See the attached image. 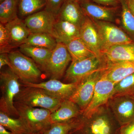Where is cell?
Instances as JSON below:
<instances>
[{
	"instance_id": "1",
	"label": "cell",
	"mask_w": 134,
	"mask_h": 134,
	"mask_svg": "<svg viewBox=\"0 0 134 134\" xmlns=\"http://www.w3.org/2000/svg\"><path fill=\"white\" fill-rule=\"evenodd\" d=\"M120 127L107 104L89 117L83 116L81 125L69 134H117Z\"/></svg>"
},
{
	"instance_id": "2",
	"label": "cell",
	"mask_w": 134,
	"mask_h": 134,
	"mask_svg": "<svg viewBox=\"0 0 134 134\" xmlns=\"http://www.w3.org/2000/svg\"><path fill=\"white\" fill-rule=\"evenodd\" d=\"M18 114L32 134H43L50 128L52 125V112L45 108L32 107L14 101Z\"/></svg>"
},
{
	"instance_id": "3",
	"label": "cell",
	"mask_w": 134,
	"mask_h": 134,
	"mask_svg": "<svg viewBox=\"0 0 134 134\" xmlns=\"http://www.w3.org/2000/svg\"><path fill=\"white\" fill-rule=\"evenodd\" d=\"M18 77L10 68L1 72L0 82L1 97L0 111L11 117H18L17 110L14 105V99L21 90Z\"/></svg>"
},
{
	"instance_id": "4",
	"label": "cell",
	"mask_w": 134,
	"mask_h": 134,
	"mask_svg": "<svg viewBox=\"0 0 134 134\" xmlns=\"http://www.w3.org/2000/svg\"><path fill=\"white\" fill-rule=\"evenodd\" d=\"M11 69L19 80L24 83H37L42 77V73L31 58L19 51L8 53Z\"/></svg>"
},
{
	"instance_id": "5",
	"label": "cell",
	"mask_w": 134,
	"mask_h": 134,
	"mask_svg": "<svg viewBox=\"0 0 134 134\" xmlns=\"http://www.w3.org/2000/svg\"><path fill=\"white\" fill-rule=\"evenodd\" d=\"M24 87L16 96L14 101L32 107L45 108L52 113L59 108L63 100L51 96L43 89Z\"/></svg>"
},
{
	"instance_id": "6",
	"label": "cell",
	"mask_w": 134,
	"mask_h": 134,
	"mask_svg": "<svg viewBox=\"0 0 134 134\" xmlns=\"http://www.w3.org/2000/svg\"><path fill=\"white\" fill-rule=\"evenodd\" d=\"M91 19L98 32L101 54L114 46L134 44L129 36L115 23Z\"/></svg>"
},
{
	"instance_id": "7",
	"label": "cell",
	"mask_w": 134,
	"mask_h": 134,
	"mask_svg": "<svg viewBox=\"0 0 134 134\" xmlns=\"http://www.w3.org/2000/svg\"><path fill=\"white\" fill-rule=\"evenodd\" d=\"M105 61L102 56L71 62L65 72V80L69 83L78 82L87 76L105 68Z\"/></svg>"
},
{
	"instance_id": "8",
	"label": "cell",
	"mask_w": 134,
	"mask_h": 134,
	"mask_svg": "<svg viewBox=\"0 0 134 134\" xmlns=\"http://www.w3.org/2000/svg\"><path fill=\"white\" fill-rule=\"evenodd\" d=\"M104 68L93 72L78 82L76 89L69 99L79 106L82 113L91 101L96 84L103 75Z\"/></svg>"
},
{
	"instance_id": "9",
	"label": "cell",
	"mask_w": 134,
	"mask_h": 134,
	"mask_svg": "<svg viewBox=\"0 0 134 134\" xmlns=\"http://www.w3.org/2000/svg\"><path fill=\"white\" fill-rule=\"evenodd\" d=\"M87 16L93 20L111 23L120 22L121 8L103 6L91 0H80L77 2Z\"/></svg>"
},
{
	"instance_id": "10",
	"label": "cell",
	"mask_w": 134,
	"mask_h": 134,
	"mask_svg": "<svg viewBox=\"0 0 134 134\" xmlns=\"http://www.w3.org/2000/svg\"><path fill=\"white\" fill-rule=\"evenodd\" d=\"M114 85L115 84L107 78L104 70L103 75L96 84L91 101L82 113L83 116L88 117L98 108L107 104L112 97Z\"/></svg>"
},
{
	"instance_id": "11",
	"label": "cell",
	"mask_w": 134,
	"mask_h": 134,
	"mask_svg": "<svg viewBox=\"0 0 134 134\" xmlns=\"http://www.w3.org/2000/svg\"><path fill=\"white\" fill-rule=\"evenodd\" d=\"M72 61V57L66 44L58 43L52 50V55L44 70L50 75L51 79H59L63 76L67 66Z\"/></svg>"
},
{
	"instance_id": "12",
	"label": "cell",
	"mask_w": 134,
	"mask_h": 134,
	"mask_svg": "<svg viewBox=\"0 0 134 134\" xmlns=\"http://www.w3.org/2000/svg\"><path fill=\"white\" fill-rule=\"evenodd\" d=\"M107 104L120 126L134 121V99L131 97H112Z\"/></svg>"
},
{
	"instance_id": "13",
	"label": "cell",
	"mask_w": 134,
	"mask_h": 134,
	"mask_svg": "<svg viewBox=\"0 0 134 134\" xmlns=\"http://www.w3.org/2000/svg\"><path fill=\"white\" fill-rule=\"evenodd\" d=\"M78 82L64 83L58 79H51L47 81L38 83H24V86L43 89L51 96L64 100L69 99L76 89Z\"/></svg>"
},
{
	"instance_id": "14",
	"label": "cell",
	"mask_w": 134,
	"mask_h": 134,
	"mask_svg": "<svg viewBox=\"0 0 134 134\" xmlns=\"http://www.w3.org/2000/svg\"><path fill=\"white\" fill-rule=\"evenodd\" d=\"M57 17L45 9L25 18L24 23L31 33H45L53 36V27Z\"/></svg>"
},
{
	"instance_id": "15",
	"label": "cell",
	"mask_w": 134,
	"mask_h": 134,
	"mask_svg": "<svg viewBox=\"0 0 134 134\" xmlns=\"http://www.w3.org/2000/svg\"><path fill=\"white\" fill-rule=\"evenodd\" d=\"M86 15L77 2L65 0L57 16V18L67 21L81 28Z\"/></svg>"
},
{
	"instance_id": "16",
	"label": "cell",
	"mask_w": 134,
	"mask_h": 134,
	"mask_svg": "<svg viewBox=\"0 0 134 134\" xmlns=\"http://www.w3.org/2000/svg\"><path fill=\"white\" fill-rule=\"evenodd\" d=\"M5 25L12 49L25 43L31 32L24 21L18 17Z\"/></svg>"
},
{
	"instance_id": "17",
	"label": "cell",
	"mask_w": 134,
	"mask_h": 134,
	"mask_svg": "<svg viewBox=\"0 0 134 134\" xmlns=\"http://www.w3.org/2000/svg\"><path fill=\"white\" fill-rule=\"evenodd\" d=\"M104 73L115 85L126 77L134 74V61L106 62Z\"/></svg>"
},
{
	"instance_id": "18",
	"label": "cell",
	"mask_w": 134,
	"mask_h": 134,
	"mask_svg": "<svg viewBox=\"0 0 134 134\" xmlns=\"http://www.w3.org/2000/svg\"><path fill=\"white\" fill-rule=\"evenodd\" d=\"M80 38L97 55L102 56L98 32L92 20L87 16L80 28Z\"/></svg>"
},
{
	"instance_id": "19",
	"label": "cell",
	"mask_w": 134,
	"mask_h": 134,
	"mask_svg": "<svg viewBox=\"0 0 134 134\" xmlns=\"http://www.w3.org/2000/svg\"><path fill=\"white\" fill-rule=\"evenodd\" d=\"M80 28L65 20L56 18L53 27V36L58 43L66 44L80 37Z\"/></svg>"
},
{
	"instance_id": "20",
	"label": "cell",
	"mask_w": 134,
	"mask_h": 134,
	"mask_svg": "<svg viewBox=\"0 0 134 134\" xmlns=\"http://www.w3.org/2000/svg\"><path fill=\"white\" fill-rule=\"evenodd\" d=\"M107 62L134 61V44L114 46L101 52Z\"/></svg>"
},
{
	"instance_id": "21",
	"label": "cell",
	"mask_w": 134,
	"mask_h": 134,
	"mask_svg": "<svg viewBox=\"0 0 134 134\" xmlns=\"http://www.w3.org/2000/svg\"><path fill=\"white\" fill-rule=\"evenodd\" d=\"M82 115L79 106L70 99L63 100L57 110L51 113L52 123L68 121Z\"/></svg>"
},
{
	"instance_id": "22",
	"label": "cell",
	"mask_w": 134,
	"mask_h": 134,
	"mask_svg": "<svg viewBox=\"0 0 134 134\" xmlns=\"http://www.w3.org/2000/svg\"><path fill=\"white\" fill-rule=\"evenodd\" d=\"M19 51L31 58L43 69L47 65L52 50L24 44L19 47Z\"/></svg>"
},
{
	"instance_id": "23",
	"label": "cell",
	"mask_w": 134,
	"mask_h": 134,
	"mask_svg": "<svg viewBox=\"0 0 134 134\" xmlns=\"http://www.w3.org/2000/svg\"><path fill=\"white\" fill-rule=\"evenodd\" d=\"M65 44L72 57V62L98 56L88 47L80 37L73 40Z\"/></svg>"
},
{
	"instance_id": "24",
	"label": "cell",
	"mask_w": 134,
	"mask_h": 134,
	"mask_svg": "<svg viewBox=\"0 0 134 134\" xmlns=\"http://www.w3.org/2000/svg\"><path fill=\"white\" fill-rule=\"evenodd\" d=\"M0 125L15 134H32L24 121L0 111Z\"/></svg>"
},
{
	"instance_id": "25",
	"label": "cell",
	"mask_w": 134,
	"mask_h": 134,
	"mask_svg": "<svg viewBox=\"0 0 134 134\" xmlns=\"http://www.w3.org/2000/svg\"><path fill=\"white\" fill-rule=\"evenodd\" d=\"M57 43L55 38L48 34L31 33L25 44L53 50Z\"/></svg>"
},
{
	"instance_id": "26",
	"label": "cell",
	"mask_w": 134,
	"mask_h": 134,
	"mask_svg": "<svg viewBox=\"0 0 134 134\" xmlns=\"http://www.w3.org/2000/svg\"><path fill=\"white\" fill-rule=\"evenodd\" d=\"M120 23L121 28L134 42V16L130 10L127 0H120Z\"/></svg>"
},
{
	"instance_id": "27",
	"label": "cell",
	"mask_w": 134,
	"mask_h": 134,
	"mask_svg": "<svg viewBox=\"0 0 134 134\" xmlns=\"http://www.w3.org/2000/svg\"><path fill=\"white\" fill-rule=\"evenodd\" d=\"M82 115L68 121L52 123L50 128L43 134H68L77 128L82 122Z\"/></svg>"
},
{
	"instance_id": "28",
	"label": "cell",
	"mask_w": 134,
	"mask_h": 134,
	"mask_svg": "<svg viewBox=\"0 0 134 134\" xmlns=\"http://www.w3.org/2000/svg\"><path fill=\"white\" fill-rule=\"evenodd\" d=\"M46 0H19L18 15L21 18L27 16L45 9Z\"/></svg>"
},
{
	"instance_id": "29",
	"label": "cell",
	"mask_w": 134,
	"mask_h": 134,
	"mask_svg": "<svg viewBox=\"0 0 134 134\" xmlns=\"http://www.w3.org/2000/svg\"><path fill=\"white\" fill-rule=\"evenodd\" d=\"M19 0H4L0 3V22L5 24L18 17Z\"/></svg>"
},
{
	"instance_id": "30",
	"label": "cell",
	"mask_w": 134,
	"mask_h": 134,
	"mask_svg": "<svg viewBox=\"0 0 134 134\" xmlns=\"http://www.w3.org/2000/svg\"><path fill=\"white\" fill-rule=\"evenodd\" d=\"M134 94V73L115 84L112 97L121 96L131 97Z\"/></svg>"
},
{
	"instance_id": "31",
	"label": "cell",
	"mask_w": 134,
	"mask_h": 134,
	"mask_svg": "<svg viewBox=\"0 0 134 134\" xmlns=\"http://www.w3.org/2000/svg\"><path fill=\"white\" fill-rule=\"evenodd\" d=\"M12 49L5 24H0V53L11 52Z\"/></svg>"
},
{
	"instance_id": "32",
	"label": "cell",
	"mask_w": 134,
	"mask_h": 134,
	"mask_svg": "<svg viewBox=\"0 0 134 134\" xmlns=\"http://www.w3.org/2000/svg\"><path fill=\"white\" fill-rule=\"evenodd\" d=\"M65 0H46L47 5L45 9L57 17L58 12Z\"/></svg>"
},
{
	"instance_id": "33",
	"label": "cell",
	"mask_w": 134,
	"mask_h": 134,
	"mask_svg": "<svg viewBox=\"0 0 134 134\" xmlns=\"http://www.w3.org/2000/svg\"><path fill=\"white\" fill-rule=\"evenodd\" d=\"M97 4L108 7H116L121 6L120 0H91Z\"/></svg>"
},
{
	"instance_id": "34",
	"label": "cell",
	"mask_w": 134,
	"mask_h": 134,
	"mask_svg": "<svg viewBox=\"0 0 134 134\" xmlns=\"http://www.w3.org/2000/svg\"><path fill=\"white\" fill-rule=\"evenodd\" d=\"M117 134H134V121L120 127Z\"/></svg>"
},
{
	"instance_id": "35",
	"label": "cell",
	"mask_w": 134,
	"mask_h": 134,
	"mask_svg": "<svg viewBox=\"0 0 134 134\" xmlns=\"http://www.w3.org/2000/svg\"><path fill=\"white\" fill-rule=\"evenodd\" d=\"M7 65L9 67L10 66V62L8 53H2L0 54V69L3 66Z\"/></svg>"
},
{
	"instance_id": "36",
	"label": "cell",
	"mask_w": 134,
	"mask_h": 134,
	"mask_svg": "<svg viewBox=\"0 0 134 134\" xmlns=\"http://www.w3.org/2000/svg\"><path fill=\"white\" fill-rule=\"evenodd\" d=\"M130 10L134 16V0H127Z\"/></svg>"
},
{
	"instance_id": "37",
	"label": "cell",
	"mask_w": 134,
	"mask_h": 134,
	"mask_svg": "<svg viewBox=\"0 0 134 134\" xmlns=\"http://www.w3.org/2000/svg\"><path fill=\"white\" fill-rule=\"evenodd\" d=\"M0 134H15L0 125Z\"/></svg>"
},
{
	"instance_id": "38",
	"label": "cell",
	"mask_w": 134,
	"mask_h": 134,
	"mask_svg": "<svg viewBox=\"0 0 134 134\" xmlns=\"http://www.w3.org/2000/svg\"><path fill=\"white\" fill-rule=\"evenodd\" d=\"M70 1H74L78 2L80 0H70Z\"/></svg>"
},
{
	"instance_id": "39",
	"label": "cell",
	"mask_w": 134,
	"mask_h": 134,
	"mask_svg": "<svg viewBox=\"0 0 134 134\" xmlns=\"http://www.w3.org/2000/svg\"><path fill=\"white\" fill-rule=\"evenodd\" d=\"M131 97L132 98H133V99H134V94L133 95V96H131V97Z\"/></svg>"
},
{
	"instance_id": "40",
	"label": "cell",
	"mask_w": 134,
	"mask_h": 134,
	"mask_svg": "<svg viewBox=\"0 0 134 134\" xmlns=\"http://www.w3.org/2000/svg\"><path fill=\"white\" fill-rule=\"evenodd\" d=\"M4 0H0V3L2 2Z\"/></svg>"
},
{
	"instance_id": "41",
	"label": "cell",
	"mask_w": 134,
	"mask_h": 134,
	"mask_svg": "<svg viewBox=\"0 0 134 134\" xmlns=\"http://www.w3.org/2000/svg\"></svg>"
}]
</instances>
